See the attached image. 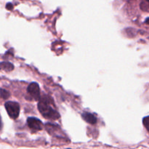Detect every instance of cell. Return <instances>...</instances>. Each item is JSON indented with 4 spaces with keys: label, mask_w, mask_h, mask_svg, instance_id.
Wrapping results in <instances>:
<instances>
[{
    "label": "cell",
    "mask_w": 149,
    "mask_h": 149,
    "mask_svg": "<svg viewBox=\"0 0 149 149\" xmlns=\"http://www.w3.org/2000/svg\"><path fill=\"white\" fill-rule=\"evenodd\" d=\"M146 1H148V2H149V0H146Z\"/></svg>",
    "instance_id": "obj_12"
},
{
    "label": "cell",
    "mask_w": 149,
    "mask_h": 149,
    "mask_svg": "<svg viewBox=\"0 0 149 149\" xmlns=\"http://www.w3.org/2000/svg\"><path fill=\"white\" fill-rule=\"evenodd\" d=\"M38 109L43 116L47 119L55 120L60 117L59 113L53 107V103L49 97H42L38 103Z\"/></svg>",
    "instance_id": "obj_1"
},
{
    "label": "cell",
    "mask_w": 149,
    "mask_h": 149,
    "mask_svg": "<svg viewBox=\"0 0 149 149\" xmlns=\"http://www.w3.org/2000/svg\"><path fill=\"white\" fill-rule=\"evenodd\" d=\"M82 118L84 121L91 125H95L97 122V118L92 113L88 112H84L82 113Z\"/></svg>",
    "instance_id": "obj_5"
},
{
    "label": "cell",
    "mask_w": 149,
    "mask_h": 149,
    "mask_svg": "<svg viewBox=\"0 0 149 149\" xmlns=\"http://www.w3.org/2000/svg\"><path fill=\"white\" fill-rule=\"evenodd\" d=\"M145 23H148V24H149V17H148V18H147L146 20Z\"/></svg>",
    "instance_id": "obj_11"
},
{
    "label": "cell",
    "mask_w": 149,
    "mask_h": 149,
    "mask_svg": "<svg viewBox=\"0 0 149 149\" xmlns=\"http://www.w3.org/2000/svg\"><path fill=\"white\" fill-rule=\"evenodd\" d=\"M27 125L29 128L34 131H39L43 128V124L39 119L34 117H29L27 119Z\"/></svg>",
    "instance_id": "obj_3"
},
{
    "label": "cell",
    "mask_w": 149,
    "mask_h": 149,
    "mask_svg": "<svg viewBox=\"0 0 149 149\" xmlns=\"http://www.w3.org/2000/svg\"><path fill=\"white\" fill-rule=\"evenodd\" d=\"M10 93L8 91L4 90V89H0V96H1V97L4 99H7L10 97Z\"/></svg>",
    "instance_id": "obj_7"
},
{
    "label": "cell",
    "mask_w": 149,
    "mask_h": 149,
    "mask_svg": "<svg viewBox=\"0 0 149 149\" xmlns=\"http://www.w3.org/2000/svg\"><path fill=\"white\" fill-rule=\"evenodd\" d=\"M7 9H8V10H12V9H13V5H12V4H7Z\"/></svg>",
    "instance_id": "obj_9"
},
{
    "label": "cell",
    "mask_w": 149,
    "mask_h": 149,
    "mask_svg": "<svg viewBox=\"0 0 149 149\" xmlns=\"http://www.w3.org/2000/svg\"><path fill=\"white\" fill-rule=\"evenodd\" d=\"M1 127H2V124H1V116H0V130L1 129Z\"/></svg>",
    "instance_id": "obj_10"
},
{
    "label": "cell",
    "mask_w": 149,
    "mask_h": 149,
    "mask_svg": "<svg viewBox=\"0 0 149 149\" xmlns=\"http://www.w3.org/2000/svg\"><path fill=\"white\" fill-rule=\"evenodd\" d=\"M14 68V65L9 62L0 63V69L4 70L5 71H11Z\"/></svg>",
    "instance_id": "obj_6"
},
{
    "label": "cell",
    "mask_w": 149,
    "mask_h": 149,
    "mask_svg": "<svg viewBox=\"0 0 149 149\" xmlns=\"http://www.w3.org/2000/svg\"><path fill=\"white\" fill-rule=\"evenodd\" d=\"M67 149H71V148H67Z\"/></svg>",
    "instance_id": "obj_13"
},
{
    "label": "cell",
    "mask_w": 149,
    "mask_h": 149,
    "mask_svg": "<svg viewBox=\"0 0 149 149\" xmlns=\"http://www.w3.org/2000/svg\"><path fill=\"white\" fill-rule=\"evenodd\" d=\"M6 111L10 116V118L13 119H16L20 113V106L16 102L8 101L4 105Z\"/></svg>",
    "instance_id": "obj_2"
},
{
    "label": "cell",
    "mask_w": 149,
    "mask_h": 149,
    "mask_svg": "<svg viewBox=\"0 0 149 149\" xmlns=\"http://www.w3.org/2000/svg\"><path fill=\"white\" fill-rule=\"evenodd\" d=\"M28 93L31 95L32 97L35 99V100H39L40 98V89H39V86L37 83L33 82L31 83L28 87Z\"/></svg>",
    "instance_id": "obj_4"
},
{
    "label": "cell",
    "mask_w": 149,
    "mask_h": 149,
    "mask_svg": "<svg viewBox=\"0 0 149 149\" xmlns=\"http://www.w3.org/2000/svg\"><path fill=\"white\" fill-rule=\"evenodd\" d=\"M143 124L146 129L149 132V116H146V117L143 118Z\"/></svg>",
    "instance_id": "obj_8"
}]
</instances>
